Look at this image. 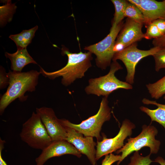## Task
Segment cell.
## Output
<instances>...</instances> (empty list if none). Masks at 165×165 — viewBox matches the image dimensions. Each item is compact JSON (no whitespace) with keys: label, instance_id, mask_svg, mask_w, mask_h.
<instances>
[{"label":"cell","instance_id":"obj_1","mask_svg":"<svg viewBox=\"0 0 165 165\" xmlns=\"http://www.w3.org/2000/svg\"><path fill=\"white\" fill-rule=\"evenodd\" d=\"M62 46V54L66 55L68 57L66 65L60 70L52 72H47L40 67L39 72L45 77L51 79L61 76V83L67 86L76 79L84 76L85 72L92 66L91 61L92 57V53L89 51L73 53L64 46Z\"/></svg>","mask_w":165,"mask_h":165},{"label":"cell","instance_id":"obj_2","mask_svg":"<svg viewBox=\"0 0 165 165\" xmlns=\"http://www.w3.org/2000/svg\"><path fill=\"white\" fill-rule=\"evenodd\" d=\"M40 74L39 72L35 70L26 72L9 71L7 73L9 86L0 101L1 115L15 99L19 98L20 101H24L27 97L24 95L26 92L35 90Z\"/></svg>","mask_w":165,"mask_h":165},{"label":"cell","instance_id":"obj_3","mask_svg":"<svg viewBox=\"0 0 165 165\" xmlns=\"http://www.w3.org/2000/svg\"><path fill=\"white\" fill-rule=\"evenodd\" d=\"M108 103L107 97H103L97 113L79 124H74L65 119H59L60 121L63 126L73 129L84 136L95 137L97 141H101L102 126L105 122L110 120L111 116Z\"/></svg>","mask_w":165,"mask_h":165},{"label":"cell","instance_id":"obj_4","mask_svg":"<svg viewBox=\"0 0 165 165\" xmlns=\"http://www.w3.org/2000/svg\"><path fill=\"white\" fill-rule=\"evenodd\" d=\"M110 66L109 71L107 75L89 80V85L85 90L87 94L108 98L110 94L118 89H132L131 85L119 80L115 76L116 72L123 68L116 61H113Z\"/></svg>","mask_w":165,"mask_h":165},{"label":"cell","instance_id":"obj_5","mask_svg":"<svg viewBox=\"0 0 165 165\" xmlns=\"http://www.w3.org/2000/svg\"><path fill=\"white\" fill-rule=\"evenodd\" d=\"M142 129L141 132L138 136L127 139V142L123 146L116 151L117 154L121 153V159L117 162V165H119L132 152L138 151L144 147L149 148L151 154H156L158 152L161 142L155 138L158 133L157 128L151 124H145L142 126Z\"/></svg>","mask_w":165,"mask_h":165},{"label":"cell","instance_id":"obj_6","mask_svg":"<svg viewBox=\"0 0 165 165\" xmlns=\"http://www.w3.org/2000/svg\"><path fill=\"white\" fill-rule=\"evenodd\" d=\"M20 135L23 141L36 149L42 150L52 141L39 115L34 112L23 124Z\"/></svg>","mask_w":165,"mask_h":165},{"label":"cell","instance_id":"obj_7","mask_svg":"<svg viewBox=\"0 0 165 165\" xmlns=\"http://www.w3.org/2000/svg\"><path fill=\"white\" fill-rule=\"evenodd\" d=\"M123 24V21L118 25L112 24L109 33L105 38L99 42L84 48L96 55V65L103 70L111 65L115 54L113 49L116 40Z\"/></svg>","mask_w":165,"mask_h":165},{"label":"cell","instance_id":"obj_8","mask_svg":"<svg viewBox=\"0 0 165 165\" xmlns=\"http://www.w3.org/2000/svg\"><path fill=\"white\" fill-rule=\"evenodd\" d=\"M160 48L155 47L148 50L137 48V42L132 44L122 50L115 53L112 61L119 60L125 65L127 70L126 82L132 85L134 83L136 66L142 58L153 56Z\"/></svg>","mask_w":165,"mask_h":165},{"label":"cell","instance_id":"obj_9","mask_svg":"<svg viewBox=\"0 0 165 165\" xmlns=\"http://www.w3.org/2000/svg\"><path fill=\"white\" fill-rule=\"evenodd\" d=\"M136 127L129 120H124L117 135L112 138H107L103 135L101 141H97L96 157L97 160L104 156L116 151L124 145V140L132 134V130Z\"/></svg>","mask_w":165,"mask_h":165},{"label":"cell","instance_id":"obj_10","mask_svg":"<svg viewBox=\"0 0 165 165\" xmlns=\"http://www.w3.org/2000/svg\"><path fill=\"white\" fill-rule=\"evenodd\" d=\"M64 127L67 133L64 140L72 144L81 154L85 155L92 165H97L95 148L97 143L94 141L93 137L84 136L73 129Z\"/></svg>","mask_w":165,"mask_h":165},{"label":"cell","instance_id":"obj_11","mask_svg":"<svg viewBox=\"0 0 165 165\" xmlns=\"http://www.w3.org/2000/svg\"><path fill=\"white\" fill-rule=\"evenodd\" d=\"M36 113L39 116L52 141L64 140L67 133L65 127L60 123L51 108H37Z\"/></svg>","mask_w":165,"mask_h":165},{"label":"cell","instance_id":"obj_12","mask_svg":"<svg viewBox=\"0 0 165 165\" xmlns=\"http://www.w3.org/2000/svg\"><path fill=\"white\" fill-rule=\"evenodd\" d=\"M35 159L36 165H43L50 159L66 154H71L80 158L82 154L71 143L65 140L52 141L42 150Z\"/></svg>","mask_w":165,"mask_h":165},{"label":"cell","instance_id":"obj_13","mask_svg":"<svg viewBox=\"0 0 165 165\" xmlns=\"http://www.w3.org/2000/svg\"><path fill=\"white\" fill-rule=\"evenodd\" d=\"M141 11L145 20V26L158 19L165 20V0H129Z\"/></svg>","mask_w":165,"mask_h":165},{"label":"cell","instance_id":"obj_14","mask_svg":"<svg viewBox=\"0 0 165 165\" xmlns=\"http://www.w3.org/2000/svg\"><path fill=\"white\" fill-rule=\"evenodd\" d=\"M143 24L127 18L118 35L115 42L124 48L144 38L142 28Z\"/></svg>","mask_w":165,"mask_h":165},{"label":"cell","instance_id":"obj_15","mask_svg":"<svg viewBox=\"0 0 165 165\" xmlns=\"http://www.w3.org/2000/svg\"><path fill=\"white\" fill-rule=\"evenodd\" d=\"M5 56L10 59L11 68L13 71L21 72L23 68L28 64H37L29 54L26 48L17 49V51L13 53L6 52Z\"/></svg>","mask_w":165,"mask_h":165},{"label":"cell","instance_id":"obj_16","mask_svg":"<svg viewBox=\"0 0 165 165\" xmlns=\"http://www.w3.org/2000/svg\"><path fill=\"white\" fill-rule=\"evenodd\" d=\"M142 102L146 105H153L157 106V108L150 109L147 107L141 106L140 110L145 113L150 118L151 122L156 121L162 125L165 130V104L158 103L155 101L150 100L146 98H143Z\"/></svg>","mask_w":165,"mask_h":165},{"label":"cell","instance_id":"obj_17","mask_svg":"<svg viewBox=\"0 0 165 165\" xmlns=\"http://www.w3.org/2000/svg\"><path fill=\"white\" fill-rule=\"evenodd\" d=\"M38 28L36 25L29 30H23L19 34L11 35L9 37L15 42L17 49L26 48L31 43Z\"/></svg>","mask_w":165,"mask_h":165},{"label":"cell","instance_id":"obj_18","mask_svg":"<svg viewBox=\"0 0 165 165\" xmlns=\"http://www.w3.org/2000/svg\"><path fill=\"white\" fill-rule=\"evenodd\" d=\"M5 4L0 6V25L4 26L7 22L11 21L13 15L17 7L15 3H12L11 0H6Z\"/></svg>","mask_w":165,"mask_h":165},{"label":"cell","instance_id":"obj_19","mask_svg":"<svg viewBox=\"0 0 165 165\" xmlns=\"http://www.w3.org/2000/svg\"><path fill=\"white\" fill-rule=\"evenodd\" d=\"M152 98L158 99L165 94V75L153 83L146 85Z\"/></svg>","mask_w":165,"mask_h":165},{"label":"cell","instance_id":"obj_20","mask_svg":"<svg viewBox=\"0 0 165 165\" xmlns=\"http://www.w3.org/2000/svg\"><path fill=\"white\" fill-rule=\"evenodd\" d=\"M125 17L145 24V17L141 10L136 6L128 2L124 13Z\"/></svg>","mask_w":165,"mask_h":165},{"label":"cell","instance_id":"obj_21","mask_svg":"<svg viewBox=\"0 0 165 165\" xmlns=\"http://www.w3.org/2000/svg\"><path fill=\"white\" fill-rule=\"evenodd\" d=\"M115 9V12L112 24L118 25L123 21L125 17V10L128 2L127 0H112Z\"/></svg>","mask_w":165,"mask_h":165},{"label":"cell","instance_id":"obj_22","mask_svg":"<svg viewBox=\"0 0 165 165\" xmlns=\"http://www.w3.org/2000/svg\"><path fill=\"white\" fill-rule=\"evenodd\" d=\"M151 154L145 156L141 155L138 151L135 152L130 158V162L127 165H150L153 161L150 158Z\"/></svg>","mask_w":165,"mask_h":165},{"label":"cell","instance_id":"obj_23","mask_svg":"<svg viewBox=\"0 0 165 165\" xmlns=\"http://www.w3.org/2000/svg\"><path fill=\"white\" fill-rule=\"evenodd\" d=\"M155 61V69L159 72L165 68V48H160L153 56Z\"/></svg>","mask_w":165,"mask_h":165},{"label":"cell","instance_id":"obj_24","mask_svg":"<svg viewBox=\"0 0 165 165\" xmlns=\"http://www.w3.org/2000/svg\"><path fill=\"white\" fill-rule=\"evenodd\" d=\"M146 32L144 33V38L147 39H156L162 36L156 26L153 22L145 26Z\"/></svg>","mask_w":165,"mask_h":165},{"label":"cell","instance_id":"obj_25","mask_svg":"<svg viewBox=\"0 0 165 165\" xmlns=\"http://www.w3.org/2000/svg\"><path fill=\"white\" fill-rule=\"evenodd\" d=\"M121 158V155H115L112 153L105 156L102 160L101 165H112L116 162L119 161Z\"/></svg>","mask_w":165,"mask_h":165},{"label":"cell","instance_id":"obj_26","mask_svg":"<svg viewBox=\"0 0 165 165\" xmlns=\"http://www.w3.org/2000/svg\"><path fill=\"white\" fill-rule=\"evenodd\" d=\"M9 84V78L7 73L5 70L2 67L0 68V88H5Z\"/></svg>","mask_w":165,"mask_h":165},{"label":"cell","instance_id":"obj_27","mask_svg":"<svg viewBox=\"0 0 165 165\" xmlns=\"http://www.w3.org/2000/svg\"><path fill=\"white\" fill-rule=\"evenodd\" d=\"M152 43L154 46L160 48H165V34L159 38L153 39Z\"/></svg>","mask_w":165,"mask_h":165},{"label":"cell","instance_id":"obj_28","mask_svg":"<svg viewBox=\"0 0 165 165\" xmlns=\"http://www.w3.org/2000/svg\"><path fill=\"white\" fill-rule=\"evenodd\" d=\"M152 22H153L156 26L162 36L165 34V20L158 19L154 20Z\"/></svg>","mask_w":165,"mask_h":165},{"label":"cell","instance_id":"obj_29","mask_svg":"<svg viewBox=\"0 0 165 165\" xmlns=\"http://www.w3.org/2000/svg\"><path fill=\"white\" fill-rule=\"evenodd\" d=\"M5 141L0 139V165H8L2 158V152L4 148Z\"/></svg>","mask_w":165,"mask_h":165},{"label":"cell","instance_id":"obj_30","mask_svg":"<svg viewBox=\"0 0 165 165\" xmlns=\"http://www.w3.org/2000/svg\"><path fill=\"white\" fill-rule=\"evenodd\" d=\"M153 162L158 163L160 165H165V160L161 156L157 157Z\"/></svg>","mask_w":165,"mask_h":165},{"label":"cell","instance_id":"obj_31","mask_svg":"<svg viewBox=\"0 0 165 165\" xmlns=\"http://www.w3.org/2000/svg\"><path fill=\"white\" fill-rule=\"evenodd\" d=\"M163 98L165 99V95H164V97H163Z\"/></svg>","mask_w":165,"mask_h":165}]
</instances>
